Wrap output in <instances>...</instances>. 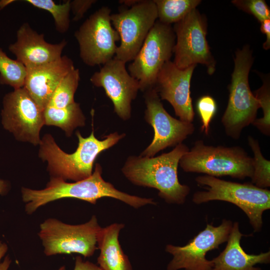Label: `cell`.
Masks as SVG:
<instances>
[{"label": "cell", "instance_id": "obj_1", "mask_svg": "<svg viewBox=\"0 0 270 270\" xmlns=\"http://www.w3.org/2000/svg\"><path fill=\"white\" fill-rule=\"evenodd\" d=\"M102 174V166L97 163L92 174L84 180L68 182L60 178H52L44 189L36 190L22 188V198L26 203V212L32 214L50 202L67 198L96 204L98 199L110 197L135 208L147 204H156L152 198L130 195L117 190L111 183L103 179Z\"/></svg>", "mask_w": 270, "mask_h": 270}, {"label": "cell", "instance_id": "obj_2", "mask_svg": "<svg viewBox=\"0 0 270 270\" xmlns=\"http://www.w3.org/2000/svg\"><path fill=\"white\" fill-rule=\"evenodd\" d=\"M188 150V147L182 143L157 156H130L122 172L132 184L157 190L158 196L166 203L182 204L190 188L180 182L178 168L181 158Z\"/></svg>", "mask_w": 270, "mask_h": 270}, {"label": "cell", "instance_id": "obj_3", "mask_svg": "<svg viewBox=\"0 0 270 270\" xmlns=\"http://www.w3.org/2000/svg\"><path fill=\"white\" fill-rule=\"evenodd\" d=\"M78 146L75 152L67 154L62 150L50 134H46L40 144L39 156L48 163V169L52 178L64 180L78 182L90 177L92 174L94 162L103 151L116 144L125 136V134L114 132L98 140L92 130L90 134L83 137L76 132Z\"/></svg>", "mask_w": 270, "mask_h": 270}, {"label": "cell", "instance_id": "obj_4", "mask_svg": "<svg viewBox=\"0 0 270 270\" xmlns=\"http://www.w3.org/2000/svg\"><path fill=\"white\" fill-rule=\"evenodd\" d=\"M195 180L206 190L194 193V203L222 200L233 204L245 212L254 231H260L263 212L270 208V190L258 188L252 183L226 181L208 175L198 176Z\"/></svg>", "mask_w": 270, "mask_h": 270}, {"label": "cell", "instance_id": "obj_5", "mask_svg": "<svg viewBox=\"0 0 270 270\" xmlns=\"http://www.w3.org/2000/svg\"><path fill=\"white\" fill-rule=\"evenodd\" d=\"M253 164L252 158L240 146H210L202 140L195 142L179 162L185 172L240 180L252 178Z\"/></svg>", "mask_w": 270, "mask_h": 270}, {"label": "cell", "instance_id": "obj_6", "mask_svg": "<svg viewBox=\"0 0 270 270\" xmlns=\"http://www.w3.org/2000/svg\"><path fill=\"white\" fill-rule=\"evenodd\" d=\"M234 60L228 104L221 122L226 134L238 140L244 128L256 118L260 104L248 82V74L254 62L250 46H245L237 50Z\"/></svg>", "mask_w": 270, "mask_h": 270}, {"label": "cell", "instance_id": "obj_7", "mask_svg": "<svg viewBox=\"0 0 270 270\" xmlns=\"http://www.w3.org/2000/svg\"><path fill=\"white\" fill-rule=\"evenodd\" d=\"M102 227L96 216L83 224L72 225L48 218L40 225L38 234L48 256L76 253L90 257L98 248Z\"/></svg>", "mask_w": 270, "mask_h": 270}, {"label": "cell", "instance_id": "obj_8", "mask_svg": "<svg viewBox=\"0 0 270 270\" xmlns=\"http://www.w3.org/2000/svg\"><path fill=\"white\" fill-rule=\"evenodd\" d=\"M175 40L171 25L156 20L128 66L129 74L138 81L140 90L154 88L158 72L174 53Z\"/></svg>", "mask_w": 270, "mask_h": 270}, {"label": "cell", "instance_id": "obj_9", "mask_svg": "<svg viewBox=\"0 0 270 270\" xmlns=\"http://www.w3.org/2000/svg\"><path fill=\"white\" fill-rule=\"evenodd\" d=\"M111 10L103 6L92 14L75 32L80 56L90 66L104 65L115 56L120 36L112 26Z\"/></svg>", "mask_w": 270, "mask_h": 270}, {"label": "cell", "instance_id": "obj_10", "mask_svg": "<svg viewBox=\"0 0 270 270\" xmlns=\"http://www.w3.org/2000/svg\"><path fill=\"white\" fill-rule=\"evenodd\" d=\"M176 39L174 49V62L180 69L200 64L212 74L216 70V60L206 38L207 24L206 18L196 8L174 24L172 27Z\"/></svg>", "mask_w": 270, "mask_h": 270}, {"label": "cell", "instance_id": "obj_11", "mask_svg": "<svg viewBox=\"0 0 270 270\" xmlns=\"http://www.w3.org/2000/svg\"><path fill=\"white\" fill-rule=\"evenodd\" d=\"M110 18L120 41L114 58L126 64L132 61L158 18L154 0H140L111 14Z\"/></svg>", "mask_w": 270, "mask_h": 270}, {"label": "cell", "instance_id": "obj_12", "mask_svg": "<svg viewBox=\"0 0 270 270\" xmlns=\"http://www.w3.org/2000/svg\"><path fill=\"white\" fill-rule=\"evenodd\" d=\"M232 224L231 220L226 219L218 226L208 224L185 246L167 244L166 251L173 256L167 270H212V262L206 258V254L227 242Z\"/></svg>", "mask_w": 270, "mask_h": 270}, {"label": "cell", "instance_id": "obj_13", "mask_svg": "<svg viewBox=\"0 0 270 270\" xmlns=\"http://www.w3.org/2000/svg\"><path fill=\"white\" fill-rule=\"evenodd\" d=\"M146 121L153 128L152 142L140 156L153 157L160 150L182 143L194 132L192 122L175 118L165 110L156 90L148 89L144 92Z\"/></svg>", "mask_w": 270, "mask_h": 270}, {"label": "cell", "instance_id": "obj_14", "mask_svg": "<svg viewBox=\"0 0 270 270\" xmlns=\"http://www.w3.org/2000/svg\"><path fill=\"white\" fill-rule=\"evenodd\" d=\"M2 110L4 128L20 140L40 144V130L45 124L44 110L22 88L5 94Z\"/></svg>", "mask_w": 270, "mask_h": 270}, {"label": "cell", "instance_id": "obj_15", "mask_svg": "<svg viewBox=\"0 0 270 270\" xmlns=\"http://www.w3.org/2000/svg\"><path fill=\"white\" fill-rule=\"evenodd\" d=\"M96 87L102 88L114 105V112L122 120L131 117L132 103L140 87L138 81L127 71L126 63L114 58L90 78Z\"/></svg>", "mask_w": 270, "mask_h": 270}, {"label": "cell", "instance_id": "obj_16", "mask_svg": "<svg viewBox=\"0 0 270 270\" xmlns=\"http://www.w3.org/2000/svg\"><path fill=\"white\" fill-rule=\"evenodd\" d=\"M196 66L180 69L173 62H167L158 72L153 88L160 100L172 106L179 120L186 122H192L194 118L190 86Z\"/></svg>", "mask_w": 270, "mask_h": 270}, {"label": "cell", "instance_id": "obj_17", "mask_svg": "<svg viewBox=\"0 0 270 270\" xmlns=\"http://www.w3.org/2000/svg\"><path fill=\"white\" fill-rule=\"evenodd\" d=\"M67 42L58 44L46 42L43 34H38L28 22H24L18 30L16 40L8 46V50L16 60L26 68L50 63L60 59Z\"/></svg>", "mask_w": 270, "mask_h": 270}, {"label": "cell", "instance_id": "obj_18", "mask_svg": "<svg viewBox=\"0 0 270 270\" xmlns=\"http://www.w3.org/2000/svg\"><path fill=\"white\" fill-rule=\"evenodd\" d=\"M74 68L72 60L66 56L50 63L26 68L23 88L44 110L62 80Z\"/></svg>", "mask_w": 270, "mask_h": 270}, {"label": "cell", "instance_id": "obj_19", "mask_svg": "<svg viewBox=\"0 0 270 270\" xmlns=\"http://www.w3.org/2000/svg\"><path fill=\"white\" fill-rule=\"evenodd\" d=\"M244 236L240 230L238 223L234 222L225 248L212 260V270H261L254 266L270 263V251L258 254L245 252L240 245V240Z\"/></svg>", "mask_w": 270, "mask_h": 270}, {"label": "cell", "instance_id": "obj_20", "mask_svg": "<svg viewBox=\"0 0 270 270\" xmlns=\"http://www.w3.org/2000/svg\"><path fill=\"white\" fill-rule=\"evenodd\" d=\"M124 226L123 224L114 223L102 228L98 240L100 253L97 261L102 270H132L118 240L120 232Z\"/></svg>", "mask_w": 270, "mask_h": 270}, {"label": "cell", "instance_id": "obj_21", "mask_svg": "<svg viewBox=\"0 0 270 270\" xmlns=\"http://www.w3.org/2000/svg\"><path fill=\"white\" fill-rule=\"evenodd\" d=\"M44 115L45 124L61 128L68 136H70L77 127L85 125L86 118L80 104L76 102L62 108L47 106Z\"/></svg>", "mask_w": 270, "mask_h": 270}, {"label": "cell", "instance_id": "obj_22", "mask_svg": "<svg viewBox=\"0 0 270 270\" xmlns=\"http://www.w3.org/2000/svg\"><path fill=\"white\" fill-rule=\"evenodd\" d=\"M158 18L162 23L171 25L185 17L200 3V0H154Z\"/></svg>", "mask_w": 270, "mask_h": 270}, {"label": "cell", "instance_id": "obj_23", "mask_svg": "<svg viewBox=\"0 0 270 270\" xmlns=\"http://www.w3.org/2000/svg\"><path fill=\"white\" fill-rule=\"evenodd\" d=\"M80 80V70L74 68L62 80L47 106L62 108L74 102V96Z\"/></svg>", "mask_w": 270, "mask_h": 270}, {"label": "cell", "instance_id": "obj_24", "mask_svg": "<svg viewBox=\"0 0 270 270\" xmlns=\"http://www.w3.org/2000/svg\"><path fill=\"white\" fill-rule=\"evenodd\" d=\"M26 70L25 66L10 58L0 47V84L16 90L24 87Z\"/></svg>", "mask_w": 270, "mask_h": 270}, {"label": "cell", "instance_id": "obj_25", "mask_svg": "<svg viewBox=\"0 0 270 270\" xmlns=\"http://www.w3.org/2000/svg\"><path fill=\"white\" fill-rule=\"evenodd\" d=\"M247 140L254 154L252 183L258 188H266L270 186V161L263 156L257 139L248 136Z\"/></svg>", "mask_w": 270, "mask_h": 270}, {"label": "cell", "instance_id": "obj_26", "mask_svg": "<svg viewBox=\"0 0 270 270\" xmlns=\"http://www.w3.org/2000/svg\"><path fill=\"white\" fill-rule=\"evenodd\" d=\"M32 6L46 10L52 15L56 30L61 34L65 33L70 27V0H66L62 4H56L52 0H24Z\"/></svg>", "mask_w": 270, "mask_h": 270}, {"label": "cell", "instance_id": "obj_27", "mask_svg": "<svg viewBox=\"0 0 270 270\" xmlns=\"http://www.w3.org/2000/svg\"><path fill=\"white\" fill-rule=\"evenodd\" d=\"M254 95L259 101L262 110L263 116L256 118L252 124L261 133L270 136V85L269 78H263V84L254 92Z\"/></svg>", "mask_w": 270, "mask_h": 270}, {"label": "cell", "instance_id": "obj_28", "mask_svg": "<svg viewBox=\"0 0 270 270\" xmlns=\"http://www.w3.org/2000/svg\"><path fill=\"white\" fill-rule=\"evenodd\" d=\"M196 110L202 122L201 130L208 135L210 124L216 112V103L211 96H203L197 101Z\"/></svg>", "mask_w": 270, "mask_h": 270}, {"label": "cell", "instance_id": "obj_29", "mask_svg": "<svg viewBox=\"0 0 270 270\" xmlns=\"http://www.w3.org/2000/svg\"><path fill=\"white\" fill-rule=\"evenodd\" d=\"M232 2L239 9L253 15L260 22L270 19V10L264 0H234Z\"/></svg>", "mask_w": 270, "mask_h": 270}, {"label": "cell", "instance_id": "obj_30", "mask_svg": "<svg viewBox=\"0 0 270 270\" xmlns=\"http://www.w3.org/2000/svg\"><path fill=\"white\" fill-rule=\"evenodd\" d=\"M96 2V0H74L70 1V10L74 16L73 20H81L85 13Z\"/></svg>", "mask_w": 270, "mask_h": 270}, {"label": "cell", "instance_id": "obj_31", "mask_svg": "<svg viewBox=\"0 0 270 270\" xmlns=\"http://www.w3.org/2000/svg\"><path fill=\"white\" fill-rule=\"evenodd\" d=\"M74 270H102L100 267L89 261H84L80 256L76 258Z\"/></svg>", "mask_w": 270, "mask_h": 270}, {"label": "cell", "instance_id": "obj_32", "mask_svg": "<svg viewBox=\"0 0 270 270\" xmlns=\"http://www.w3.org/2000/svg\"><path fill=\"white\" fill-rule=\"evenodd\" d=\"M260 24V30L266 34V42L263 44V48L268 50L270 48V19L264 20Z\"/></svg>", "mask_w": 270, "mask_h": 270}, {"label": "cell", "instance_id": "obj_33", "mask_svg": "<svg viewBox=\"0 0 270 270\" xmlns=\"http://www.w3.org/2000/svg\"><path fill=\"white\" fill-rule=\"evenodd\" d=\"M11 262V260L6 256L4 261L0 263V270H8Z\"/></svg>", "mask_w": 270, "mask_h": 270}, {"label": "cell", "instance_id": "obj_34", "mask_svg": "<svg viewBox=\"0 0 270 270\" xmlns=\"http://www.w3.org/2000/svg\"><path fill=\"white\" fill-rule=\"evenodd\" d=\"M8 190V184L6 181L0 180V194L4 195L6 194Z\"/></svg>", "mask_w": 270, "mask_h": 270}, {"label": "cell", "instance_id": "obj_35", "mask_svg": "<svg viewBox=\"0 0 270 270\" xmlns=\"http://www.w3.org/2000/svg\"><path fill=\"white\" fill-rule=\"evenodd\" d=\"M140 0H122L118 1L120 4H124V6L132 7L138 3Z\"/></svg>", "mask_w": 270, "mask_h": 270}, {"label": "cell", "instance_id": "obj_36", "mask_svg": "<svg viewBox=\"0 0 270 270\" xmlns=\"http://www.w3.org/2000/svg\"><path fill=\"white\" fill-rule=\"evenodd\" d=\"M8 250V246L4 243L0 241V260L4 256Z\"/></svg>", "mask_w": 270, "mask_h": 270}, {"label": "cell", "instance_id": "obj_37", "mask_svg": "<svg viewBox=\"0 0 270 270\" xmlns=\"http://www.w3.org/2000/svg\"><path fill=\"white\" fill-rule=\"evenodd\" d=\"M14 2H15V0H0V10L3 8L5 6H7L8 5L10 4V3Z\"/></svg>", "mask_w": 270, "mask_h": 270}, {"label": "cell", "instance_id": "obj_38", "mask_svg": "<svg viewBox=\"0 0 270 270\" xmlns=\"http://www.w3.org/2000/svg\"><path fill=\"white\" fill-rule=\"evenodd\" d=\"M58 270H66V268L63 266L60 267Z\"/></svg>", "mask_w": 270, "mask_h": 270}]
</instances>
